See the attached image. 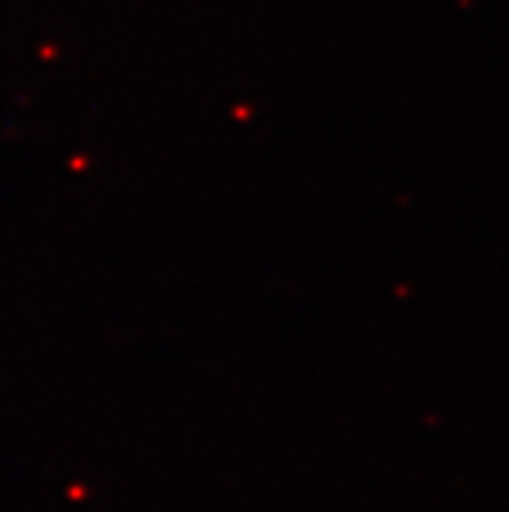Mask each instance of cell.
I'll return each instance as SVG.
<instances>
[]
</instances>
